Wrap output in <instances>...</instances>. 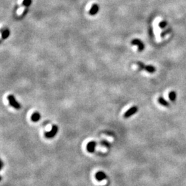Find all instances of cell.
<instances>
[{"mask_svg":"<svg viewBox=\"0 0 186 186\" xmlns=\"http://www.w3.org/2000/svg\"><path fill=\"white\" fill-rule=\"evenodd\" d=\"M8 102H9V104H10V106H12L13 108H14L15 109H17V110H20L21 107L20 103H19V102L17 101L16 100V99H15V96L13 95V94H9L8 96Z\"/></svg>","mask_w":186,"mask_h":186,"instance_id":"7a4b0ae2","label":"cell"},{"mask_svg":"<svg viewBox=\"0 0 186 186\" xmlns=\"http://www.w3.org/2000/svg\"><path fill=\"white\" fill-rule=\"evenodd\" d=\"M95 178L97 180L99 181H103L104 179H107V175L105 172H102V171H99L98 172H96L95 174Z\"/></svg>","mask_w":186,"mask_h":186,"instance_id":"52a82bcc","label":"cell"},{"mask_svg":"<svg viewBox=\"0 0 186 186\" xmlns=\"http://www.w3.org/2000/svg\"><path fill=\"white\" fill-rule=\"evenodd\" d=\"M169 98H170V101H174L176 100V92H174V91L170 92V93H169Z\"/></svg>","mask_w":186,"mask_h":186,"instance_id":"7c38bea8","label":"cell"},{"mask_svg":"<svg viewBox=\"0 0 186 186\" xmlns=\"http://www.w3.org/2000/svg\"><path fill=\"white\" fill-rule=\"evenodd\" d=\"M9 35H10V31H9V30L5 29L3 31H2V33H1V38L3 39H6L9 37Z\"/></svg>","mask_w":186,"mask_h":186,"instance_id":"8fae6325","label":"cell"},{"mask_svg":"<svg viewBox=\"0 0 186 186\" xmlns=\"http://www.w3.org/2000/svg\"><path fill=\"white\" fill-rule=\"evenodd\" d=\"M99 9V6L96 3H94V4L92 5L90 10H89V14L90 15H95L98 13Z\"/></svg>","mask_w":186,"mask_h":186,"instance_id":"ba28073f","label":"cell"},{"mask_svg":"<svg viewBox=\"0 0 186 186\" xmlns=\"http://www.w3.org/2000/svg\"><path fill=\"white\" fill-rule=\"evenodd\" d=\"M96 145V141H92L89 142V143H88V145H87V146H86L87 151H88V152H90V153H93L94 152V150H95Z\"/></svg>","mask_w":186,"mask_h":186,"instance_id":"8992f818","label":"cell"},{"mask_svg":"<svg viewBox=\"0 0 186 186\" xmlns=\"http://www.w3.org/2000/svg\"><path fill=\"white\" fill-rule=\"evenodd\" d=\"M59 131V128L57 125H53L52 126V129L49 132H45L44 135L46 138H52L54 136H55L57 134Z\"/></svg>","mask_w":186,"mask_h":186,"instance_id":"3957f363","label":"cell"},{"mask_svg":"<svg viewBox=\"0 0 186 186\" xmlns=\"http://www.w3.org/2000/svg\"><path fill=\"white\" fill-rule=\"evenodd\" d=\"M32 3V0H24L22 2V5L24 6H30V4Z\"/></svg>","mask_w":186,"mask_h":186,"instance_id":"4fadbf2b","label":"cell"},{"mask_svg":"<svg viewBox=\"0 0 186 186\" xmlns=\"http://www.w3.org/2000/svg\"><path fill=\"white\" fill-rule=\"evenodd\" d=\"M158 102L162 106H166V107H168L169 106V103L164 97H159Z\"/></svg>","mask_w":186,"mask_h":186,"instance_id":"30bf717a","label":"cell"},{"mask_svg":"<svg viewBox=\"0 0 186 186\" xmlns=\"http://www.w3.org/2000/svg\"><path fill=\"white\" fill-rule=\"evenodd\" d=\"M138 112V108L136 106H132L130 108L127 110L126 113H125L124 115H123V117L125 119H128L130 118V117H132V115H134V114H136Z\"/></svg>","mask_w":186,"mask_h":186,"instance_id":"277c9868","label":"cell"},{"mask_svg":"<svg viewBox=\"0 0 186 186\" xmlns=\"http://www.w3.org/2000/svg\"><path fill=\"white\" fill-rule=\"evenodd\" d=\"M166 26H167V22H166V21H161V22L159 23V27L161 28H166Z\"/></svg>","mask_w":186,"mask_h":186,"instance_id":"5bb4252c","label":"cell"},{"mask_svg":"<svg viewBox=\"0 0 186 186\" xmlns=\"http://www.w3.org/2000/svg\"><path fill=\"white\" fill-rule=\"evenodd\" d=\"M136 64L139 68V71H146L149 73H155L156 71V68L152 65H145L143 62H138Z\"/></svg>","mask_w":186,"mask_h":186,"instance_id":"6da1fadb","label":"cell"},{"mask_svg":"<svg viewBox=\"0 0 186 186\" xmlns=\"http://www.w3.org/2000/svg\"><path fill=\"white\" fill-rule=\"evenodd\" d=\"M41 119V115L40 113H38V112H35L31 116V120L33 121V122H37L40 120Z\"/></svg>","mask_w":186,"mask_h":186,"instance_id":"9c48e42d","label":"cell"},{"mask_svg":"<svg viewBox=\"0 0 186 186\" xmlns=\"http://www.w3.org/2000/svg\"><path fill=\"white\" fill-rule=\"evenodd\" d=\"M3 161H1V168L2 169V168H3Z\"/></svg>","mask_w":186,"mask_h":186,"instance_id":"2e32d148","label":"cell"},{"mask_svg":"<svg viewBox=\"0 0 186 186\" xmlns=\"http://www.w3.org/2000/svg\"><path fill=\"white\" fill-rule=\"evenodd\" d=\"M131 43L132 45H136L138 47V50L139 52H142L145 48V45H144V43L142 42V41L138 39H134L131 41Z\"/></svg>","mask_w":186,"mask_h":186,"instance_id":"5b68a950","label":"cell"},{"mask_svg":"<svg viewBox=\"0 0 186 186\" xmlns=\"http://www.w3.org/2000/svg\"><path fill=\"white\" fill-rule=\"evenodd\" d=\"M101 144H102V145H103L107 146V147H108V146H110L109 143H108V142H107V141H102Z\"/></svg>","mask_w":186,"mask_h":186,"instance_id":"9a60e30c","label":"cell"}]
</instances>
